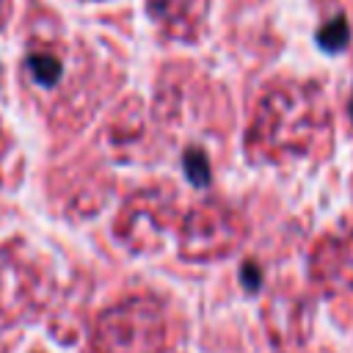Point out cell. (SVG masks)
<instances>
[{
    "mask_svg": "<svg viewBox=\"0 0 353 353\" xmlns=\"http://www.w3.org/2000/svg\"><path fill=\"white\" fill-rule=\"evenodd\" d=\"M28 66H30V74L39 85H55L61 77V61L50 52H33L28 58Z\"/></svg>",
    "mask_w": 353,
    "mask_h": 353,
    "instance_id": "4",
    "label": "cell"
},
{
    "mask_svg": "<svg viewBox=\"0 0 353 353\" xmlns=\"http://www.w3.org/2000/svg\"><path fill=\"white\" fill-rule=\"evenodd\" d=\"M243 223L221 204H201L190 210L182 232V251L188 259H212L234 251Z\"/></svg>",
    "mask_w": 353,
    "mask_h": 353,
    "instance_id": "2",
    "label": "cell"
},
{
    "mask_svg": "<svg viewBox=\"0 0 353 353\" xmlns=\"http://www.w3.org/2000/svg\"><path fill=\"white\" fill-rule=\"evenodd\" d=\"M105 336L113 342V347H121L130 353H160L165 328H163V314L157 303L152 301H132L127 306H119L113 314L105 320Z\"/></svg>",
    "mask_w": 353,
    "mask_h": 353,
    "instance_id": "3",
    "label": "cell"
},
{
    "mask_svg": "<svg viewBox=\"0 0 353 353\" xmlns=\"http://www.w3.org/2000/svg\"><path fill=\"white\" fill-rule=\"evenodd\" d=\"M317 41H320V47H323V50H328V52H339V50H345V47H347V41H350L347 22H345L342 17H336V19L325 22V25L320 28V33H317Z\"/></svg>",
    "mask_w": 353,
    "mask_h": 353,
    "instance_id": "5",
    "label": "cell"
},
{
    "mask_svg": "<svg viewBox=\"0 0 353 353\" xmlns=\"http://www.w3.org/2000/svg\"><path fill=\"white\" fill-rule=\"evenodd\" d=\"M325 127L328 119L314 88H281L259 105L251 143H256L268 160L287 154L301 157Z\"/></svg>",
    "mask_w": 353,
    "mask_h": 353,
    "instance_id": "1",
    "label": "cell"
},
{
    "mask_svg": "<svg viewBox=\"0 0 353 353\" xmlns=\"http://www.w3.org/2000/svg\"><path fill=\"white\" fill-rule=\"evenodd\" d=\"M350 119H353V97H350Z\"/></svg>",
    "mask_w": 353,
    "mask_h": 353,
    "instance_id": "7",
    "label": "cell"
},
{
    "mask_svg": "<svg viewBox=\"0 0 353 353\" xmlns=\"http://www.w3.org/2000/svg\"><path fill=\"white\" fill-rule=\"evenodd\" d=\"M185 168H188L190 182H196V185H207V182H210V163H207L204 152L190 149V152L185 154Z\"/></svg>",
    "mask_w": 353,
    "mask_h": 353,
    "instance_id": "6",
    "label": "cell"
}]
</instances>
